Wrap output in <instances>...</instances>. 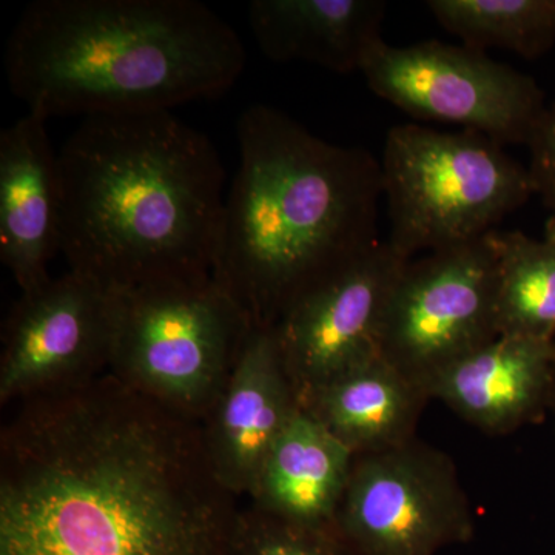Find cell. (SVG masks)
I'll list each match as a JSON object with an SVG mask.
<instances>
[{
	"label": "cell",
	"mask_w": 555,
	"mask_h": 555,
	"mask_svg": "<svg viewBox=\"0 0 555 555\" xmlns=\"http://www.w3.org/2000/svg\"><path fill=\"white\" fill-rule=\"evenodd\" d=\"M386 10L383 0H254L248 24L269 60L349 75L385 40Z\"/></svg>",
	"instance_id": "15"
},
{
	"label": "cell",
	"mask_w": 555,
	"mask_h": 555,
	"mask_svg": "<svg viewBox=\"0 0 555 555\" xmlns=\"http://www.w3.org/2000/svg\"><path fill=\"white\" fill-rule=\"evenodd\" d=\"M61 251L109 288L211 275L224 169L170 112L91 116L60 152Z\"/></svg>",
	"instance_id": "2"
},
{
	"label": "cell",
	"mask_w": 555,
	"mask_h": 555,
	"mask_svg": "<svg viewBox=\"0 0 555 555\" xmlns=\"http://www.w3.org/2000/svg\"><path fill=\"white\" fill-rule=\"evenodd\" d=\"M545 240L555 244V214H551L545 224Z\"/></svg>",
	"instance_id": "22"
},
{
	"label": "cell",
	"mask_w": 555,
	"mask_h": 555,
	"mask_svg": "<svg viewBox=\"0 0 555 555\" xmlns=\"http://www.w3.org/2000/svg\"><path fill=\"white\" fill-rule=\"evenodd\" d=\"M115 331L112 288L68 270L21 294L3 324L0 403L73 389L107 374Z\"/></svg>",
	"instance_id": "10"
},
{
	"label": "cell",
	"mask_w": 555,
	"mask_h": 555,
	"mask_svg": "<svg viewBox=\"0 0 555 555\" xmlns=\"http://www.w3.org/2000/svg\"><path fill=\"white\" fill-rule=\"evenodd\" d=\"M369 89L418 119L456 124L499 144L529 145L547 105L531 76L486 51L425 40H383L361 67Z\"/></svg>",
	"instance_id": "7"
},
{
	"label": "cell",
	"mask_w": 555,
	"mask_h": 555,
	"mask_svg": "<svg viewBox=\"0 0 555 555\" xmlns=\"http://www.w3.org/2000/svg\"><path fill=\"white\" fill-rule=\"evenodd\" d=\"M356 455L299 406L262 462L248 499L272 516L337 526Z\"/></svg>",
	"instance_id": "16"
},
{
	"label": "cell",
	"mask_w": 555,
	"mask_h": 555,
	"mask_svg": "<svg viewBox=\"0 0 555 555\" xmlns=\"http://www.w3.org/2000/svg\"><path fill=\"white\" fill-rule=\"evenodd\" d=\"M211 276L254 327H275L306 288L379 243L382 164L251 105Z\"/></svg>",
	"instance_id": "3"
},
{
	"label": "cell",
	"mask_w": 555,
	"mask_h": 555,
	"mask_svg": "<svg viewBox=\"0 0 555 555\" xmlns=\"http://www.w3.org/2000/svg\"><path fill=\"white\" fill-rule=\"evenodd\" d=\"M496 286L492 232L411 259L387 301L379 356L427 390L441 371L499 337Z\"/></svg>",
	"instance_id": "8"
},
{
	"label": "cell",
	"mask_w": 555,
	"mask_h": 555,
	"mask_svg": "<svg viewBox=\"0 0 555 555\" xmlns=\"http://www.w3.org/2000/svg\"><path fill=\"white\" fill-rule=\"evenodd\" d=\"M528 147L531 150L528 170L535 195L555 214V101L547 105Z\"/></svg>",
	"instance_id": "21"
},
{
	"label": "cell",
	"mask_w": 555,
	"mask_h": 555,
	"mask_svg": "<svg viewBox=\"0 0 555 555\" xmlns=\"http://www.w3.org/2000/svg\"><path fill=\"white\" fill-rule=\"evenodd\" d=\"M337 528L353 555H437L474 535L454 462L415 438L356 456Z\"/></svg>",
	"instance_id": "9"
},
{
	"label": "cell",
	"mask_w": 555,
	"mask_h": 555,
	"mask_svg": "<svg viewBox=\"0 0 555 555\" xmlns=\"http://www.w3.org/2000/svg\"><path fill=\"white\" fill-rule=\"evenodd\" d=\"M232 555H353L337 526L295 524L255 506L240 509Z\"/></svg>",
	"instance_id": "20"
},
{
	"label": "cell",
	"mask_w": 555,
	"mask_h": 555,
	"mask_svg": "<svg viewBox=\"0 0 555 555\" xmlns=\"http://www.w3.org/2000/svg\"><path fill=\"white\" fill-rule=\"evenodd\" d=\"M61 230L60 153L51 147L47 118L28 112L0 133V258L21 294L51 280Z\"/></svg>",
	"instance_id": "13"
},
{
	"label": "cell",
	"mask_w": 555,
	"mask_h": 555,
	"mask_svg": "<svg viewBox=\"0 0 555 555\" xmlns=\"http://www.w3.org/2000/svg\"><path fill=\"white\" fill-rule=\"evenodd\" d=\"M427 400L425 387L378 356L321 387L301 408L358 456L414 440Z\"/></svg>",
	"instance_id": "17"
},
{
	"label": "cell",
	"mask_w": 555,
	"mask_h": 555,
	"mask_svg": "<svg viewBox=\"0 0 555 555\" xmlns=\"http://www.w3.org/2000/svg\"><path fill=\"white\" fill-rule=\"evenodd\" d=\"M108 374L163 406L203 422L238 363L254 324L214 276L112 288Z\"/></svg>",
	"instance_id": "5"
},
{
	"label": "cell",
	"mask_w": 555,
	"mask_h": 555,
	"mask_svg": "<svg viewBox=\"0 0 555 555\" xmlns=\"http://www.w3.org/2000/svg\"><path fill=\"white\" fill-rule=\"evenodd\" d=\"M379 164L387 244L406 259L483 238L535 195L528 167L474 130L392 127Z\"/></svg>",
	"instance_id": "6"
},
{
	"label": "cell",
	"mask_w": 555,
	"mask_h": 555,
	"mask_svg": "<svg viewBox=\"0 0 555 555\" xmlns=\"http://www.w3.org/2000/svg\"><path fill=\"white\" fill-rule=\"evenodd\" d=\"M427 9L470 49L537 60L555 46V0H429Z\"/></svg>",
	"instance_id": "19"
},
{
	"label": "cell",
	"mask_w": 555,
	"mask_h": 555,
	"mask_svg": "<svg viewBox=\"0 0 555 555\" xmlns=\"http://www.w3.org/2000/svg\"><path fill=\"white\" fill-rule=\"evenodd\" d=\"M236 499L199 422L108 372L0 430V555H232Z\"/></svg>",
	"instance_id": "1"
},
{
	"label": "cell",
	"mask_w": 555,
	"mask_h": 555,
	"mask_svg": "<svg viewBox=\"0 0 555 555\" xmlns=\"http://www.w3.org/2000/svg\"><path fill=\"white\" fill-rule=\"evenodd\" d=\"M499 257V335L555 341V244L521 232H492Z\"/></svg>",
	"instance_id": "18"
},
{
	"label": "cell",
	"mask_w": 555,
	"mask_h": 555,
	"mask_svg": "<svg viewBox=\"0 0 555 555\" xmlns=\"http://www.w3.org/2000/svg\"><path fill=\"white\" fill-rule=\"evenodd\" d=\"M554 397H555V387H554Z\"/></svg>",
	"instance_id": "23"
},
{
	"label": "cell",
	"mask_w": 555,
	"mask_h": 555,
	"mask_svg": "<svg viewBox=\"0 0 555 555\" xmlns=\"http://www.w3.org/2000/svg\"><path fill=\"white\" fill-rule=\"evenodd\" d=\"M409 261L379 241L306 288L284 310L273 328L299 406L321 387L379 356L387 301Z\"/></svg>",
	"instance_id": "11"
},
{
	"label": "cell",
	"mask_w": 555,
	"mask_h": 555,
	"mask_svg": "<svg viewBox=\"0 0 555 555\" xmlns=\"http://www.w3.org/2000/svg\"><path fill=\"white\" fill-rule=\"evenodd\" d=\"M298 408L275 328L254 327L221 396L201 422L211 469L233 495L250 494L262 462Z\"/></svg>",
	"instance_id": "12"
},
{
	"label": "cell",
	"mask_w": 555,
	"mask_h": 555,
	"mask_svg": "<svg viewBox=\"0 0 555 555\" xmlns=\"http://www.w3.org/2000/svg\"><path fill=\"white\" fill-rule=\"evenodd\" d=\"M244 65L238 35L196 0H38L5 49L11 91L47 119L170 112Z\"/></svg>",
	"instance_id": "4"
},
{
	"label": "cell",
	"mask_w": 555,
	"mask_h": 555,
	"mask_svg": "<svg viewBox=\"0 0 555 555\" xmlns=\"http://www.w3.org/2000/svg\"><path fill=\"white\" fill-rule=\"evenodd\" d=\"M554 387L555 341L499 335L441 371L427 392L478 429L506 434L535 418Z\"/></svg>",
	"instance_id": "14"
}]
</instances>
